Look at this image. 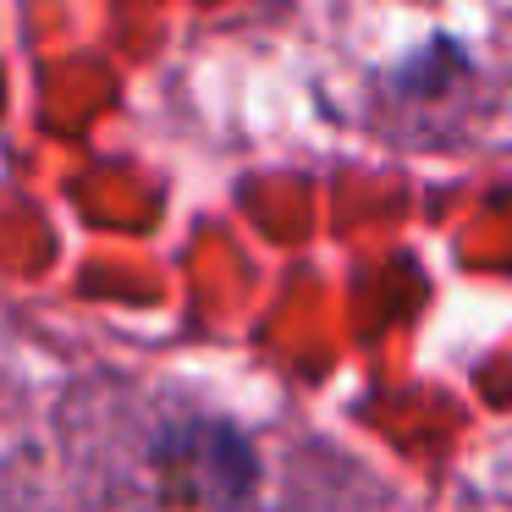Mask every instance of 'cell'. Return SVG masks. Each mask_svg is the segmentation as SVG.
Wrapping results in <instances>:
<instances>
[]
</instances>
